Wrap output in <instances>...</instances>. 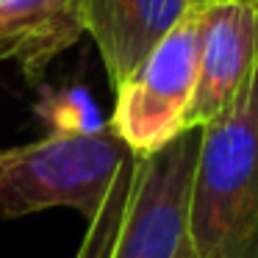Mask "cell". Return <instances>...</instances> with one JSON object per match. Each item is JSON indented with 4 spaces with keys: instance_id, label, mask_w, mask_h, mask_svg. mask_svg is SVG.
Returning <instances> with one entry per match:
<instances>
[{
    "instance_id": "obj_1",
    "label": "cell",
    "mask_w": 258,
    "mask_h": 258,
    "mask_svg": "<svg viewBox=\"0 0 258 258\" xmlns=\"http://www.w3.org/2000/svg\"><path fill=\"white\" fill-rule=\"evenodd\" d=\"M200 128L150 156H131L86 222L75 258H197L189 239V189Z\"/></svg>"
},
{
    "instance_id": "obj_2",
    "label": "cell",
    "mask_w": 258,
    "mask_h": 258,
    "mask_svg": "<svg viewBox=\"0 0 258 258\" xmlns=\"http://www.w3.org/2000/svg\"><path fill=\"white\" fill-rule=\"evenodd\" d=\"M189 239L197 258H258V61L233 103L200 128Z\"/></svg>"
},
{
    "instance_id": "obj_3",
    "label": "cell",
    "mask_w": 258,
    "mask_h": 258,
    "mask_svg": "<svg viewBox=\"0 0 258 258\" xmlns=\"http://www.w3.org/2000/svg\"><path fill=\"white\" fill-rule=\"evenodd\" d=\"M134 153L111 128L47 134L0 150V214L9 219L47 208H75L89 222Z\"/></svg>"
},
{
    "instance_id": "obj_4",
    "label": "cell",
    "mask_w": 258,
    "mask_h": 258,
    "mask_svg": "<svg viewBox=\"0 0 258 258\" xmlns=\"http://www.w3.org/2000/svg\"><path fill=\"white\" fill-rule=\"evenodd\" d=\"M200 61V14L189 12L145 61L114 89V114L108 128L134 156L167 147L186 128L197 86Z\"/></svg>"
},
{
    "instance_id": "obj_5",
    "label": "cell",
    "mask_w": 258,
    "mask_h": 258,
    "mask_svg": "<svg viewBox=\"0 0 258 258\" xmlns=\"http://www.w3.org/2000/svg\"><path fill=\"white\" fill-rule=\"evenodd\" d=\"M197 14L200 61L186 128L219 117L258 61V0H214Z\"/></svg>"
},
{
    "instance_id": "obj_6",
    "label": "cell",
    "mask_w": 258,
    "mask_h": 258,
    "mask_svg": "<svg viewBox=\"0 0 258 258\" xmlns=\"http://www.w3.org/2000/svg\"><path fill=\"white\" fill-rule=\"evenodd\" d=\"M186 14V0H84V28L114 89Z\"/></svg>"
},
{
    "instance_id": "obj_7",
    "label": "cell",
    "mask_w": 258,
    "mask_h": 258,
    "mask_svg": "<svg viewBox=\"0 0 258 258\" xmlns=\"http://www.w3.org/2000/svg\"><path fill=\"white\" fill-rule=\"evenodd\" d=\"M84 34V0H0V58L31 84Z\"/></svg>"
},
{
    "instance_id": "obj_8",
    "label": "cell",
    "mask_w": 258,
    "mask_h": 258,
    "mask_svg": "<svg viewBox=\"0 0 258 258\" xmlns=\"http://www.w3.org/2000/svg\"><path fill=\"white\" fill-rule=\"evenodd\" d=\"M34 111L45 122L47 134H95L108 125V119L100 117L89 92L81 86L45 89Z\"/></svg>"
},
{
    "instance_id": "obj_9",
    "label": "cell",
    "mask_w": 258,
    "mask_h": 258,
    "mask_svg": "<svg viewBox=\"0 0 258 258\" xmlns=\"http://www.w3.org/2000/svg\"><path fill=\"white\" fill-rule=\"evenodd\" d=\"M186 3H189V12H200V9H206L214 0H186Z\"/></svg>"
}]
</instances>
